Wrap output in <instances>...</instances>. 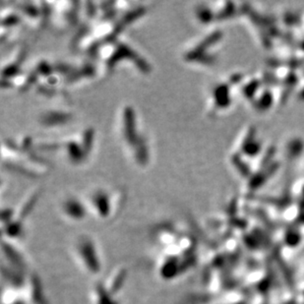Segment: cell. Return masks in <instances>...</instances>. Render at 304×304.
Instances as JSON below:
<instances>
[{
  "mask_svg": "<svg viewBox=\"0 0 304 304\" xmlns=\"http://www.w3.org/2000/svg\"><path fill=\"white\" fill-rule=\"evenodd\" d=\"M119 138L133 162L144 167L149 164L150 151L146 136L144 135L138 116L131 106H124L119 114Z\"/></svg>",
  "mask_w": 304,
  "mask_h": 304,
  "instance_id": "1",
  "label": "cell"
},
{
  "mask_svg": "<svg viewBox=\"0 0 304 304\" xmlns=\"http://www.w3.org/2000/svg\"><path fill=\"white\" fill-rule=\"evenodd\" d=\"M33 141L23 139L21 144L7 140L2 143V161L9 167L20 170L23 174L30 176L41 175L48 167V162L37 154Z\"/></svg>",
  "mask_w": 304,
  "mask_h": 304,
  "instance_id": "2",
  "label": "cell"
},
{
  "mask_svg": "<svg viewBox=\"0 0 304 304\" xmlns=\"http://www.w3.org/2000/svg\"><path fill=\"white\" fill-rule=\"evenodd\" d=\"M94 55L100 62L103 73L106 75H111L123 62H131L143 74L149 73L151 70L147 60L120 38L99 45Z\"/></svg>",
  "mask_w": 304,
  "mask_h": 304,
  "instance_id": "3",
  "label": "cell"
},
{
  "mask_svg": "<svg viewBox=\"0 0 304 304\" xmlns=\"http://www.w3.org/2000/svg\"><path fill=\"white\" fill-rule=\"evenodd\" d=\"M93 143L94 131L92 128H88L76 136L56 142H42L39 145H35V147L39 152L57 151L62 153L70 164L78 166L83 164L90 156L93 149Z\"/></svg>",
  "mask_w": 304,
  "mask_h": 304,
  "instance_id": "4",
  "label": "cell"
},
{
  "mask_svg": "<svg viewBox=\"0 0 304 304\" xmlns=\"http://www.w3.org/2000/svg\"><path fill=\"white\" fill-rule=\"evenodd\" d=\"M71 119L72 114L69 111L52 110L42 113L40 122L46 128H56L68 123Z\"/></svg>",
  "mask_w": 304,
  "mask_h": 304,
  "instance_id": "5",
  "label": "cell"
},
{
  "mask_svg": "<svg viewBox=\"0 0 304 304\" xmlns=\"http://www.w3.org/2000/svg\"><path fill=\"white\" fill-rule=\"evenodd\" d=\"M90 204L99 217H104L111 211V194L104 189H97L90 195Z\"/></svg>",
  "mask_w": 304,
  "mask_h": 304,
  "instance_id": "6",
  "label": "cell"
},
{
  "mask_svg": "<svg viewBox=\"0 0 304 304\" xmlns=\"http://www.w3.org/2000/svg\"><path fill=\"white\" fill-rule=\"evenodd\" d=\"M63 211L73 218H82L85 215V207L76 198H69L63 203Z\"/></svg>",
  "mask_w": 304,
  "mask_h": 304,
  "instance_id": "7",
  "label": "cell"
}]
</instances>
